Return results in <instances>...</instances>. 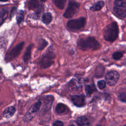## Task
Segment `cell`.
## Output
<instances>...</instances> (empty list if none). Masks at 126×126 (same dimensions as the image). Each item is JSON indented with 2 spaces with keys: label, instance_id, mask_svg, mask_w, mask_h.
<instances>
[{
  "label": "cell",
  "instance_id": "6da1fadb",
  "mask_svg": "<svg viewBox=\"0 0 126 126\" xmlns=\"http://www.w3.org/2000/svg\"><path fill=\"white\" fill-rule=\"evenodd\" d=\"M119 27L117 22H113L107 25L103 30L104 39L108 42H113L118 37Z\"/></svg>",
  "mask_w": 126,
  "mask_h": 126
},
{
  "label": "cell",
  "instance_id": "7a4b0ae2",
  "mask_svg": "<svg viewBox=\"0 0 126 126\" xmlns=\"http://www.w3.org/2000/svg\"><path fill=\"white\" fill-rule=\"evenodd\" d=\"M78 47L84 51L85 50H97L100 48V45L98 41L92 36L80 38L78 41Z\"/></svg>",
  "mask_w": 126,
  "mask_h": 126
},
{
  "label": "cell",
  "instance_id": "3957f363",
  "mask_svg": "<svg viewBox=\"0 0 126 126\" xmlns=\"http://www.w3.org/2000/svg\"><path fill=\"white\" fill-rule=\"evenodd\" d=\"M113 11L120 19L126 17V0H114Z\"/></svg>",
  "mask_w": 126,
  "mask_h": 126
},
{
  "label": "cell",
  "instance_id": "277c9868",
  "mask_svg": "<svg viewBox=\"0 0 126 126\" xmlns=\"http://www.w3.org/2000/svg\"><path fill=\"white\" fill-rule=\"evenodd\" d=\"M86 24V19L81 17L77 19L69 20L67 23V26L68 28L77 30L83 28Z\"/></svg>",
  "mask_w": 126,
  "mask_h": 126
},
{
  "label": "cell",
  "instance_id": "5b68a950",
  "mask_svg": "<svg viewBox=\"0 0 126 126\" xmlns=\"http://www.w3.org/2000/svg\"><path fill=\"white\" fill-rule=\"evenodd\" d=\"M80 6V4L74 1H70L68 5L63 14V16L66 18L72 17L78 11Z\"/></svg>",
  "mask_w": 126,
  "mask_h": 126
},
{
  "label": "cell",
  "instance_id": "8992f818",
  "mask_svg": "<svg viewBox=\"0 0 126 126\" xmlns=\"http://www.w3.org/2000/svg\"><path fill=\"white\" fill-rule=\"evenodd\" d=\"M24 45V42H22L15 46L6 54L5 56V60L7 61H9L17 57L21 53Z\"/></svg>",
  "mask_w": 126,
  "mask_h": 126
},
{
  "label": "cell",
  "instance_id": "52a82bcc",
  "mask_svg": "<svg viewBox=\"0 0 126 126\" xmlns=\"http://www.w3.org/2000/svg\"><path fill=\"white\" fill-rule=\"evenodd\" d=\"M119 77V74L117 71L115 70L110 71L108 72L105 76L106 83L109 86H114L118 81Z\"/></svg>",
  "mask_w": 126,
  "mask_h": 126
},
{
  "label": "cell",
  "instance_id": "ba28073f",
  "mask_svg": "<svg viewBox=\"0 0 126 126\" xmlns=\"http://www.w3.org/2000/svg\"><path fill=\"white\" fill-rule=\"evenodd\" d=\"M41 105V103L40 101H38L32 105L25 115L26 120H30L33 117V114L39 109Z\"/></svg>",
  "mask_w": 126,
  "mask_h": 126
},
{
  "label": "cell",
  "instance_id": "9c48e42d",
  "mask_svg": "<svg viewBox=\"0 0 126 126\" xmlns=\"http://www.w3.org/2000/svg\"><path fill=\"white\" fill-rule=\"evenodd\" d=\"M53 54H51V53L46 55L44 56L41 61V66L42 68H47L50 66L54 62L53 61L52 59L54 58Z\"/></svg>",
  "mask_w": 126,
  "mask_h": 126
},
{
  "label": "cell",
  "instance_id": "30bf717a",
  "mask_svg": "<svg viewBox=\"0 0 126 126\" xmlns=\"http://www.w3.org/2000/svg\"><path fill=\"white\" fill-rule=\"evenodd\" d=\"M71 100L73 104L77 107H82L85 104V97L83 95H73L71 97Z\"/></svg>",
  "mask_w": 126,
  "mask_h": 126
},
{
  "label": "cell",
  "instance_id": "8fae6325",
  "mask_svg": "<svg viewBox=\"0 0 126 126\" xmlns=\"http://www.w3.org/2000/svg\"><path fill=\"white\" fill-rule=\"evenodd\" d=\"M81 88V81L72 79L69 84V89L71 92H74L78 91Z\"/></svg>",
  "mask_w": 126,
  "mask_h": 126
},
{
  "label": "cell",
  "instance_id": "7c38bea8",
  "mask_svg": "<svg viewBox=\"0 0 126 126\" xmlns=\"http://www.w3.org/2000/svg\"><path fill=\"white\" fill-rule=\"evenodd\" d=\"M16 111L15 108L13 106L7 107L3 112V116L6 118H9L13 116Z\"/></svg>",
  "mask_w": 126,
  "mask_h": 126
},
{
  "label": "cell",
  "instance_id": "4fadbf2b",
  "mask_svg": "<svg viewBox=\"0 0 126 126\" xmlns=\"http://www.w3.org/2000/svg\"><path fill=\"white\" fill-rule=\"evenodd\" d=\"M76 123L78 126H89L90 122L89 120L85 116H81L78 117Z\"/></svg>",
  "mask_w": 126,
  "mask_h": 126
},
{
  "label": "cell",
  "instance_id": "5bb4252c",
  "mask_svg": "<svg viewBox=\"0 0 126 126\" xmlns=\"http://www.w3.org/2000/svg\"><path fill=\"white\" fill-rule=\"evenodd\" d=\"M104 6V2L102 0H99L94 3L90 7V9L92 11H97L100 10Z\"/></svg>",
  "mask_w": 126,
  "mask_h": 126
},
{
  "label": "cell",
  "instance_id": "9a60e30c",
  "mask_svg": "<svg viewBox=\"0 0 126 126\" xmlns=\"http://www.w3.org/2000/svg\"><path fill=\"white\" fill-rule=\"evenodd\" d=\"M52 20V16L50 13H45L43 14L42 18V22L46 24H49Z\"/></svg>",
  "mask_w": 126,
  "mask_h": 126
},
{
  "label": "cell",
  "instance_id": "2e32d148",
  "mask_svg": "<svg viewBox=\"0 0 126 126\" xmlns=\"http://www.w3.org/2000/svg\"><path fill=\"white\" fill-rule=\"evenodd\" d=\"M32 46H33L32 44H31L27 48L26 51L25 52V54L24 55V60L25 62H27L30 59V57L31 55V51H32Z\"/></svg>",
  "mask_w": 126,
  "mask_h": 126
},
{
  "label": "cell",
  "instance_id": "e0dca14e",
  "mask_svg": "<svg viewBox=\"0 0 126 126\" xmlns=\"http://www.w3.org/2000/svg\"><path fill=\"white\" fill-rule=\"evenodd\" d=\"M95 90V88L93 85H88L85 87V92L88 96L92 95Z\"/></svg>",
  "mask_w": 126,
  "mask_h": 126
},
{
  "label": "cell",
  "instance_id": "ac0fdd59",
  "mask_svg": "<svg viewBox=\"0 0 126 126\" xmlns=\"http://www.w3.org/2000/svg\"><path fill=\"white\" fill-rule=\"evenodd\" d=\"M38 6V0H30L28 3V7L29 9L36 8Z\"/></svg>",
  "mask_w": 126,
  "mask_h": 126
},
{
  "label": "cell",
  "instance_id": "d6986e66",
  "mask_svg": "<svg viewBox=\"0 0 126 126\" xmlns=\"http://www.w3.org/2000/svg\"><path fill=\"white\" fill-rule=\"evenodd\" d=\"M55 5L59 9H63L64 7L66 0H53Z\"/></svg>",
  "mask_w": 126,
  "mask_h": 126
},
{
  "label": "cell",
  "instance_id": "ffe728a7",
  "mask_svg": "<svg viewBox=\"0 0 126 126\" xmlns=\"http://www.w3.org/2000/svg\"><path fill=\"white\" fill-rule=\"evenodd\" d=\"M65 105H64L63 103H58L56 106V111L59 114H61L63 113L65 110Z\"/></svg>",
  "mask_w": 126,
  "mask_h": 126
},
{
  "label": "cell",
  "instance_id": "44dd1931",
  "mask_svg": "<svg viewBox=\"0 0 126 126\" xmlns=\"http://www.w3.org/2000/svg\"><path fill=\"white\" fill-rule=\"evenodd\" d=\"M8 16V12L5 9L0 11V26Z\"/></svg>",
  "mask_w": 126,
  "mask_h": 126
},
{
  "label": "cell",
  "instance_id": "7402d4cb",
  "mask_svg": "<svg viewBox=\"0 0 126 126\" xmlns=\"http://www.w3.org/2000/svg\"><path fill=\"white\" fill-rule=\"evenodd\" d=\"M124 52L122 51H117L113 54L112 57L115 60H118L120 59L123 56Z\"/></svg>",
  "mask_w": 126,
  "mask_h": 126
},
{
  "label": "cell",
  "instance_id": "603a6c76",
  "mask_svg": "<svg viewBox=\"0 0 126 126\" xmlns=\"http://www.w3.org/2000/svg\"><path fill=\"white\" fill-rule=\"evenodd\" d=\"M24 13L23 11H20L18 13L16 16V20L18 24H20L24 20Z\"/></svg>",
  "mask_w": 126,
  "mask_h": 126
},
{
  "label": "cell",
  "instance_id": "cb8c5ba5",
  "mask_svg": "<svg viewBox=\"0 0 126 126\" xmlns=\"http://www.w3.org/2000/svg\"><path fill=\"white\" fill-rule=\"evenodd\" d=\"M119 99L124 102H126V93H122L118 95Z\"/></svg>",
  "mask_w": 126,
  "mask_h": 126
},
{
  "label": "cell",
  "instance_id": "d4e9b609",
  "mask_svg": "<svg viewBox=\"0 0 126 126\" xmlns=\"http://www.w3.org/2000/svg\"><path fill=\"white\" fill-rule=\"evenodd\" d=\"M97 86L99 89L102 90L106 87V82L104 80H100L97 82Z\"/></svg>",
  "mask_w": 126,
  "mask_h": 126
},
{
  "label": "cell",
  "instance_id": "484cf974",
  "mask_svg": "<svg viewBox=\"0 0 126 126\" xmlns=\"http://www.w3.org/2000/svg\"><path fill=\"white\" fill-rule=\"evenodd\" d=\"M6 46V39L4 37H0V48H3Z\"/></svg>",
  "mask_w": 126,
  "mask_h": 126
},
{
  "label": "cell",
  "instance_id": "4316f807",
  "mask_svg": "<svg viewBox=\"0 0 126 126\" xmlns=\"http://www.w3.org/2000/svg\"><path fill=\"white\" fill-rule=\"evenodd\" d=\"M47 44V42L46 41H45L44 40H42V41L41 42V44L39 46L38 49L39 50H42V49H43L46 46Z\"/></svg>",
  "mask_w": 126,
  "mask_h": 126
},
{
  "label": "cell",
  "instance_id": "83f0119b",
  "mask_svg": "<svg viewBox=\"0 0 126 126\" xmlns=\"http://www.w3.org/2000/svg\"><path fill=\"white\" fill-rule=\"evenodd\" d=\"M53 126H63V124L60 121H57L53 123Z\"/></svg>",
  "mask_w": 126,
  "mask_h": 126
},
{
  "label": "cell",
  "instance_id": "f1b7e54d",
  "mask_svg": "<svg viewBox=\"0 0 126 126\" xmlns=\"http://www.w3.org/2000/svg\"><path fill=\"white\" fill-rule=\"evenodd\" d=\"M8 0H0V1H3V2H5V1H7Z\"/></svg>",
  "mask_w": 126,
  "mask_h": 126
},
{
  "label": "cell",
  "instance_id": "f546056e",
  "mask_svg": "<svg viewBox=\"0 0 126 126\" xmlns=\"http://www.w3.org/2000/svg\"><path fill=\"white\" fill-rule=\"evenodd\" d=\"M42 1H43V2H44V1H45L46 0H41Z\"/></svg>",
  "mask_w": 126,
  "mask_h": 126
},
{
  "label": "cell",
  "instance_id": "4dcf8cb0",
  "mask_svg": "<svg viewBox=\"0 0 126 126\" xmlns=\"http://www.w3.org/2000/svg\"><path fill=\"white\" fill-rule=\"evenodd\" d=\"M69 126H74V125H69Z\"/></svg>",
  "mask_w": 126,
  "mask_h": 126
},
{
  "label": "cell",
  "instance_id": "1f68e13d",
  "mask_svg": "<svg viewBox=\"0 0 126 126\" xmlns=\"http://www.w3.org/2000/svg\"><path fill=\"white\" fill-rule=\"evenodd\" d=\"M101 126V125H97V126Z\"/></svg>",
  "mask_w": 126,
  "mask_h": 126
},
{
  "label": "cell",
  "instance_id": "d6a6232c",
  "mask_svg": "<svg viewBox=\"0 0 126 126\" xmlns=\"http://www.w3.org/2000/svg\"><path fill=\"white\" fill-rule=\"evenodd\" d=\"M126 126V125H125L124 126Z\"/></svg>",
  "mask_w": 126,
  "mask_h": 126
},
{
  "label": "cell",
  "instance_id": "836d02e7",
  "mask_svg": "<svg viewBox=\"0 0 126 126\" xmlns=\"http://www.w3.org/2000/svg\"></svg>",
  "mask_w": 126,
  "mask_h": 126
}]
</instances>
